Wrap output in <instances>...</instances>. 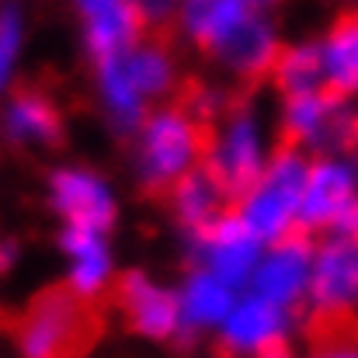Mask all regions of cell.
Wrapping results in <instances>:
<instances>
[{
    "label": "cell",
    "mask_w": 358,
    "mask_h": 358,
    "mask_svg": "<svg viewBox=\"0 0 358 358\" xmlns=\"http://www.w3.org/2000/svg\"><path fill=\"white\" fill-rule=\"evenodd\" d=\"M105 327V299L84 296L73 282H52L14 313L10 338L21 358H87L101 345Z\"/></svg>",
    "instance_id": "obj_1"
},
{
    "label": "cell",
    "mask_w": 358,
    "mask_h": 358,
    "mask_svg": "<svg viewBox=\"0 0 358 358\" xmlns=\"http://www.w3.org/2000/svg\"><path fill=\"white\" fill-rule=\"evenodd\" d=\"M313 164L317 160L306 150H285V146L271 150V164L264 167V178H261L254 199L240 213V220L247 223L250 237L257 243L261 240L271 243L299 216V206H303Z\"/></svg>",
    "instance_id": "obj_2"
},
{
    "label": "cell",
    "mask_w": 358,
    "mask_h": 358,
    "mask_svg": "<svg viewBox=\"0 0 358 358\" xmlns=\"http://www.w3.org/2000/svg\"><path fill=\"white\" fill-rule=\"evenodd\" d=\"M261 14H264V7L250 3V10L240 17L234 28L223 31V38L209 52L234 73V94L243 98V101H250L257 94V87L264 80H271L275 63H278V56L285 49V42L275 38L271 21L261 17Z\"/></svg>",
    "instance_id": "obj_3"
},
{
    "label": "cell",
    "mask_w": 358,
    "mask_h": 358,
    "mask_svg": "<svg viewBox=\"0 0 358 358\" xmlns=\"http://www.w3.org/2000/svg\"><path fill=\"white\" fill-rule=\"evenodd\" d=\"M206 178L216 185V192L227 202L230 220H240L243 206L254 199L264 171H261V157H257V139H254V122L250 112H237L227 122L216 153L202 164Z\"/></svg>",
    "instance_id": "obj_4"
},
{
    "label": "cell",
    "mask_w": 358,
    "mask_h": 358,
    "mask_svg": "<svg viewBox=\"0 0 358 358\" xmlns=\"http://www.w3.org/2000/svg\"><path fill=\"white\" fill-rule=\"evenodd\" d=\"M108 310H119L125 331L153 338V341H171L174 331L181 327L178 320V299L157 285H150V278L143 271H122L115 278H108L105 292H101Z\"/></svg>",
    "instance_id": "obj_5"
},
{
    "label": "cell",
    "mask_w": 358,
    "mask_h": 358,
    "mask_svg": "<svg viewBox=\"0 0 358 358\" xmlns=\"http://www.w3.org/2000/svg\"><path fill=\"white\" fill-rule=\"evenodd\" d=\"M7 139L10 146L24 150L38 143L42 150H66V122L49 94L45 80H17L10 87V112H7Z\"/></svg>",
    "instance_id": "obj_6"
},
{
    "label": "cell",
    "mask_w": 358,
    "mask_h": 358,
    "mask_svg": "<svg viewBox=\"0 0 358 358\" xmlns=\"http://www.w3.org/2000/svg\"><path fill=\"white\" fill-rule=\"evenodd\" d=\"M84 45L94 66L129 56L146 35V3H80Z\"/></svg>",
    "instance_id": "obj_7"
},
{
    "label": "cell",
    "mask_w": 358,
    "mask_h": 358,
    "mask_svg": "<svg viewBox=\"0 0 358 358\" xmlns=\"http://www.w3.org/2000/svg\"><path fill=\"white\" fill-rule=\"evenodd\" d=\"M52 206L70 220V227L87 234H108L115 227V202L105 185L87 171H56L52 178Z\"/></svg>",
    "instance_id": "obj_8"
},
{
    "label": "cell",
    "mask_w": 358,
    "mask_h": 358,
    "mask_svg": "<svg viewBox=\"0 0 358 358\" xmlns=\"http://www.w3.org/2000/svg\"><path fill=\"white\" fill-rule=\"evenodd\" d=\"M313 306H355L358 303V243L331 240L317 250V268L310 275Z\"/></svg>",
    "instance_id": "obj_9"
},
{
    "label": "cell",
    "mask_w": 358,
    "mask_h": 358,
    "mask_svg": "<svg viewBox=\"0 0 358 358\" xmlns=\"http://www.w3.org/2000/svg\"><path fill=\"white\" fill-rule=\"evenodd\" d=\"M324 59H327L324 98L334 105H348L358 94V7H348L334 17L324 38Z\"/></svg>",
    "instance_id": "obj_10"
},
{
    "label": "cell",
    "mask_w": 358,
    "mask_h": 358,
    "mask_svg": "<svg viewBox=\"0 0 358 358\" xmlns=\"http://www.w3.org/2000/svg\"><path fill=\"white\" fill-rule=\"evenodd\" d=\"M303 341L310 358H338L358 352V310L355 306H313L303 320Z\"/></svg>",
    "instance_id": "obj_11"
},
{
    "label": "cell",
    "mask_w": 358,
    "mask_h": 358,
    "mask_svg": "<svg viewBox=\"0 0 358 358\" xmlns=\"http://www.w3.org/2000/svg\"><path fill=\"white\" fill-rule=\"evenodd\" d=\"M275 91L285 101L306 98V94H320L327 87V59H324V45L306 42V45H285L275 73H271Z\"/></svg>",
    "instance_id": "obj_12"
},
{
    "label": "cell",
    "mask_w": 358,
    "mask_h": 358,
    "mask_svg": "<svg viewBox=\"0 0 358 358\" xmlns=\"http://www.w3.org/2000/svg\"><path fill=\"white\" fill-rule=\"evenodd\" d=\"M310 257L313 254H299V250H271V257L254 275L257 299H268V303H275L282 310L299 303L306 275H310Z\"/></svg>",
    "instance_id": "obj_13"
},
{
    "label": "cell",
    "mask_w": 358,
    "mask_h": 358,
    "mask_svg": "<svg viewBox=\"0 0 358 358\" xmlns=\"http://www.w3.org/2000/svg\"><path fill=\"white\" fill-rule=\"evenodd\" d=\"M129 66V80L136 87V94L146 101V98H164V105L171 101V94L178 91L181 77L174 70V52L167 49H157V45H136L125 59Z\"/></svg>",
    "instance_id": "obj_14"
},
{
    "label": "cell",
    "mask_w": 358,
    "mask_h": 358,
    "mask_svg": "<svg viewBox=\"0 0 358 358\" xmlns=\"http://www.w3.org/2000/svg\"><path fill=\"white\" fill-rule=\"evenodd\" d=\"M285 310L282 306H275V303H268V299H257V296H250L243 306H240L237 313L230 317V324H227V331H223V338L234 345V348H257L261 341H268L271 334H282V327H285Z\"/></svg>",
    "instance_id": "obj_15"
},
{
    "label": "cell",
    "mask_w": 358,
    "mask_h": 358,
    "mask_svg": "<svg viewBox=\"0 0 358 358\" xmlns=\"http://www.w3.org/2000/svg\"><path fill=\"white\" fill-rule=\"evenodd\" d=\"M247 10H250V3H188V7H181V21H185V31L192 35V42L209 56L213 45L223 38V31L234 28Z\"/></svg>",
    "instance_id": "obj_16"
},
{
    "label": "cell",
    "mask_w": 358,
    "mask_h": 358,
    "mask_svg": "<svg viewBox=\"0 0 358 358\" xmlns=\"http://www.w3.org/2000/svg\"><path fill=\"white\" fill-rule=\"evenodd\" d=\"M234 306V292L227 285H220L209 271H199L188 278V289H185V299H181V310H185V320L195 324V327H206V324H220Z\"/></svg>",
    "instance_id": "obj_17"
},
{
    "label": "cell",
    "mask_w": 358,
    "mask_h": 358,
    "mask_svg": "<svg viewBox=\"0 0 358 358\" xmlns=\"http://www.w3.org/2000/svg\"><path fill=\"white\" fill-rule=\"evenodd\" d=\"M261 254V243L257 240H240V243H223V247H213L206 250V271L227 285L230 292L240 289L247 278H250V268Z\"/></svg>",
    "instance_id": "obj_18"
},
{
    "label": "cell",
    "mask_w": 358,
    "mask_h": 358,
    "mask_svg": "<svg viewBox=\"0 0 358 358\" xmlns=\"http://www.w3.org/2000/svg\"><path fill=\"white\" fill-rule=\"evenodd\" d=\"M17 35H21V31H17V17H14V10H10V7H0V84H3L10 63H14Z\"/></svg>",
    "instance_id": "obj_19"
},
{
    "label": "cell",
    "mask_w": 358,
    "mask_h": 358,
    "mask_svg": "<svg viewBox=\"0 0 358 358\" xmlns=\"http://www.w3.org/2000/svg\"><path fill=\"white\" fill-rule=\"evenodd\" d=\"M254 358H292V348H289V341L282 334H271L268 341H261L254 348Z\"/></svg>",
    "instance_id": "obj_20"
},
{
    "label": "cell",
    "mask_w": 358,
    "mask_h": 358,
    "mask_svg": "<svg viewBox=\"0 0 358 358\" xmlns=\"http://www.w3.org/2000/svg\"><path fill=\"white\" fill-rule=\"evenodd\" d=\"M17 254H21V243L17 240H0V275L10 271V264L17 261Z\"/></svg>",
    "instance_id": "obj_21"
},
{
    "label": "cell",
    "mask_w": 358,
    "mask_h": 358,
    "mask_svg": "<svg viewBox=\"0 0 358 358\" xmlns=\"http://www.w3.org/2000/svg\"><path fill=\"white\" fill-rule=\"evenodd\" d=\"M10 324H14V310L0 306V334H10Z\"/></svg>",
    "instance_id": "obj_22"
},
{
    "label": "cell",
    "mask_w": 358,
    "mask_h": 358,
    "mask_svg": "<svg viewBox=\"0 0 358 358\" xmlns=\"http://www.w3.org/2000/svg\"><path fill=\"white\" fill-rule=\"evenodd\" d=\"M338 358H358V352H355V355H338Z\"/></svg>",
    "instance_id": "obj_23"
}]
</instances>
